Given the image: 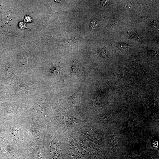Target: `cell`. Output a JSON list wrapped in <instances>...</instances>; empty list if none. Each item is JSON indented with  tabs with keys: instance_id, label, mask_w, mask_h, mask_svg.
Returning a JSON list of instances; mask_svg holds the SVG:
<instances>
[{
	"instance_id": "6da1fadb",
	"label": "cell",
	"mask_w": 159,
	"mask_h": 159,
	"mask_svg": "<svg viewBox=\"0 0 159 159\" xmlns=\"http://www.w3.org/2000/svg\"><path fill=\"white\" fill-rule=\"evenodd\" d=\"M0 129L14 146L24 156V150L29 136L25 126V117H16L5 122Z\"/></svg>"
},
{
	"instance_id": "7a4b0ae2",
	"label": "cell",
	"mask_w": 159,
	"mask_h": 159,
	"mask_svg": "<svg viewBox=\"0 0 159 159\" xmlns=\"http://www.w3.org/2000/svg\"><path fill=\"white\" fill-rule=\"evenodd\" d=\"M25 123L31 139L37 145L44 146L47 133L44 124L25 117Z\"/></svg>"
},
{
	"instance_id": "3957f363",
	"label": "cell",
	"mask_w": 159,
	"mask_h": 159,
	"mask_svg": "<svg viewBox=\"0 0 159 159\" xmlns=\"http://www.w3.org/2000/svg\"><path fill=\"white\" fill-rule=\"evenodd\" d=\"M0 155L4 159H25L24 155L14 146L0 129Z\"/></svg>"
},
{
	"instance_id": "277c9868",
	"label": "cell",
	"mask_w": 159,
	"mask_h": 159,
	"mask_svg": "<svg viewBox=\"0 0 159 159\" xmlns=\"http://www.w3.org/2000/svg\"><path fill=\"white\" fill-rule=\"evenodd\" d=\"M45 151L44 146L36 144L29 137L24 150L25 159H45Z\"/></svg>"
},
{
	"instance_id": "5b68a950",
	"label": "cell",
	"mask_w": 159,
	"mask_h": 159,
	"mask_svg": "<svg viewBox=\"0 0 159 159\" xmlns=\"http://www.w3.org/2000/svg\"><path fill=\"white\" fill-rule=\"evenodd\" d=\"M54 110L55 118L58 122L68 127L77 126L80 124L81 120L70 115L59 105H56Z\"/></svg>"
},
{
	"instance_id": "8992f818",
	"label": "cell",
	"mask_w": 159,
	"mask_h": 159,
	"mask_svg": "<svg viewBox=\"0 0 159 159\" xmlns=\"http://www.w3.org/2000/svg\"><path fill=\"white\" fill-rule=\"evenodd\" d=\"M68 102L73 108H77L80 104V95L78 92L74 93L67 98Z\"/></svg>"
},
{
	"instance_id": "52a82bcc",
	"label": "cell",
	"mask_w": 159,
	"mask_h": 159,
	"mask_svg": "<svg viewBox=\"0 0 159 159\" xmlns=\"http://www.w3.org/2000/svg\"><path fill=\"white\" fill-rule=\"evenodd\" d=\"M82 69V66L79 62L74 59H72L70 66L71 73L77 74L80 73Z\"/></svg>"
},
{
	"instance_id": "ba28073f",
	"label": "cell",
	"mask_w": 159,
	"mask_h": 159,
	"mask_svg": "<svg viewBox=\"0 0 159 159\" xmlns=\"http://www.w3.org/2000/svg\"><path fill=\"white\" fill-rule=\"evenodd\" d=\"M32 21V19L29 16H25L24 21L26 22H29Z\"/></svg>"
},
{
	"instance_id": "9c48e42d",
	"label": "cell",
	"mask_w": 159,
	"mask_h": 159,
	"mask_svg": "<svg viewBox=\"0 0 159 159\" xmlns=\"http://www.w3.org/2000/svg\"><path fill=\"white\" fill-rule=\"evenodd\" d=\"M19 26L21 29H24L26 28V24L24 23L21 22L19 23Z\"/></svg>"
},
{
	"instance_id": "30bf717a",
	"label": "cell",
	"mask_w": 159,
	"mask_h": 159,
	"mask_svg": "<svg viewBox=\"0 0 159 159\" xmlns=\"http://www.w3.org/2000/svg\"><path fill=\"white\" fill-rule=\"evenodd\" d=\"M0 159H4L0 155Z\"/></svg>"
}]
</instances>
